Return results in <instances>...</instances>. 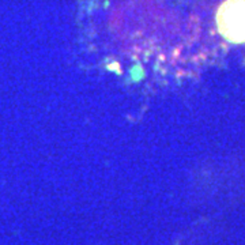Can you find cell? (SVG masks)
<instances>
[{"label": "cell", "mask_w": 245, "mask_h": 245, "mask_svg": "<svg viewBox=\"0 0 245 245\" xmlns=\"http://www.w3.org/2000/svg\"><path fill=\"white\" fill-rule=\"evenodd\" d=\"M219 31L226 40L240 44L245 41V0H226L217 15Z\"/></svg>", "instance_id": "cell-1"}]
</instances>
